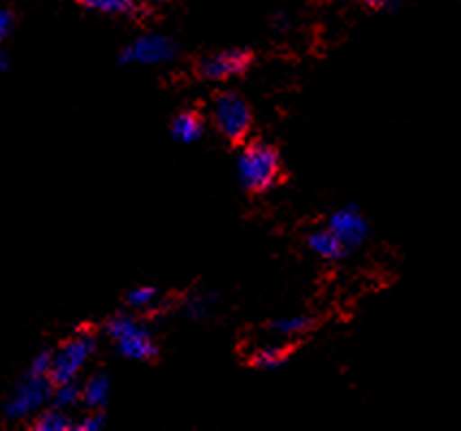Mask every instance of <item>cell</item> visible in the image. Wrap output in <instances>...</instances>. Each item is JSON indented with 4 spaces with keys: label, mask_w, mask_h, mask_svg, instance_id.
I'll use <instances>...</instances> for the list:
<instances>
[{
    "label": "cell",
    "mask_w": 461,
    "mask_h": 431,
    "mask_svg": "<svg viewBox=\"0 0 461 431\" xmlns=\"http://www.w3.org/2000/svg\"><path fill=\"white\" fill-rule=\"evenodd\" d=\"M126 301L132 310H154L158 304V290L154 287H135Z\"/></svg>",
    "instance_id": "18"
},
{
    "label": "cell",
    "mask_w": 461,
    "mask_h": 431,
    "mask_svg": "<svg viewBox=\"0 0 461 431\" xmlns=\"http://www.w3.org/2000/svg\"><path fill=\"white\" fill-rule=\"evenodd\" d=\"M52 397V381L50 377L40 375H24V380L15 386V390L9 397L5 406V417L12 423H23L26 418H33L37 412H41Z\"/></svg>",
    "instance_id": "4"
},
{
    "label": "cell",
    "mask_w": 461,
    "mask_h": 431,
    "mask_svg": "<svg viewBox=\"0 0 461 431\" xmlns=\"http://www.w3.org/2000/svg\"><path fill=\"white\" fill-rule=\"evenodd\" d=\"M74 429L78 431H100L104 429V414L100 409H89L78 423H74Z\"/></svg>",
    "instance_id": "20"
},
{
    "label": "cell",
    "mask_w": 461,
    "mask_h": 431,
    "mask_svg": "<svg viewBox=\"0 0 461 431\" xmlns=\"http://www.w3.org/2000/svg\"><path fill=\"white\" fill-rule=\"evenodd\" d=\"M106 336L115 344L117 353L132 362H148L158 355V344L152 332L132 315H115L106 321Z\"/></svg>",
    "instance_id": "2"
},
{
    "label": "cell",
    "mask_w": 461,
    "mask_h": 431,
    "mask_svg": "<svg viewBox=\"0 0 461 431\" xmlns=\"http://www.w3.org/2000/svg\"><path fill=\"white\" fill-rule=\"evenodd\" d=\"M85 9L104 15H135L146 14L149 0H78Z\"/></svg>",
    "instance_id": "9"
},
{
    "label": "cell",
    "mask_w": 461,
    "mask_h": 431,
    "mask_svg": "<svg viewBox=\"0 0 461 431\" xmlns=\"http://www.w3.org/2000/svg\"><path fill=\"white\" fill-rule=\"evenodd\" d=\"M178 55V44L167 35L146 33L124 46L120 61L126 66H163Z\"/></svg>",
    "instance_id": "6"
},
{
    "label": "cell",
    "mask_w": 461,
    "mask_h": 431,
    "mask_svg": "<svg viewBox=\"0 0 461 431\" xmlns=\"http://www.w3.org/2000/svg\"><path fill=\"white\" fill-rule=\"evenodd\" d=\"M327 230L347 247V252L360 247L364 241L368 239V222L357 206H342L336 213H331L330 222H327Z\"/></svg>",
    "instance_id": "7"
},
{
    "label": "cell",
    "mask_w": 461,
    "mask_h": 431,
    "mask_svg": "<svg viewBox=\"0 0 461 431\" xmlns=\"http://www.w3.org/2000/svg\"><path fill=\"white\" fill-rule=\"evenodd\" d=\"M212 120L228 142H243L251 131V109L237 91H223L212 102Z\"/></svg>",
    "instance_id": "5"
},
{
    "label": "cell",
    "mask_w": 461,
    "mask_h": 431,
    "mask_svg": "<svg viewBox=\"0 0 461 431\" xmlns=\"http://www.w3.org/2000/svg\"><path fill=\"white\" fill-rule=\"evenodd\" d=\"M312 327V319L308 315H286L271 323V332L280 338H294Z\"/></svg>",
    "instance_id": "15"
},
{
    "label": "cell",
    "mask_w": 461,
    "mask_h": 431,
    "mask_svg": "<svg viewBox=\"0 0 461 431\" xmlns=\"http://www.w3.org/2000/svg\"><path fill=\"white\" fill-rule=\"evenodd\" d=\"M50 366H52V352L50 349H41L40 353L33 355V360H31L29 371H26V373L48 377L50 375Z\"/></svg>",
    "instance_id": "19"
},
{
    "label": "cell",
    "mask_w": 461,
    "mask_h": 431,
    "mask_svg": "<svg viewBox=\"0 0 461 431\" xmlns=\"http://www.w3.org/2000/svg\"><path fill=\"white\" fill-rule=\"evenodd\" d=\"M98 341L91 332H77L69 336L57 352H52V366H50V381L52 384H63V381H78L80 373L89 360L94 358Z\"/></svg>",
    "instance_id": "3"
},
{
    "label": "cell",
    "mask_w": 461,
    "mask_h": 431,
    "mask_svg": "<svg viewBox=\"0 0 461 431\" xmlns=\"http://www.w3.org/2000/svg\"><path fill=\"white\" fill-rule=\"evenodd\" d=\"M251 66V52L232 48L208 55L200 61V77L206 80H225L245 74Z\"/></svg>",
    "instance_id": "8"
},
{
    "label": "cell",
    "mask_w": 461,
    "mask_h": 431,
    "mask_svg": "<svg viewBox=\"0 0 461 431\" xmlns=\"http://www.w3.org/2000/svg\"><path fill=\"white\" fill-rule=\"evenodd\" d=\"M308 247L314 256H319L321 261H327V262L342 261V258L347 256V247L342 245L327 228L316 230V233L310 234Z\"/></svg>",
    "instance_id": "12"
},
{
    "label": "cell",
    "mask_w": 461,
    "mask_h": 431,
    "mask_svg": "<svg viewBox=\"0 0 461 431\" xmlns=\"http://www.w3.org/2000/svg\"><path fill=\"white\" fill-rule=\"evenodd\" d=\"M7 68V59H5V55H3V50H0V72H3V69Z\"/></svg>",
    "instance_id": "23"
},
{
    "label": "cell",
    "mask_w": 461,
    "mask_h": 431,
    "mask_svg": "<svg viewBox=\"0 0 461 431\" xmlns=\"http://www.w3.org/2000/svg\"><path fill=\"white\" fill-rule=\"evenodd\" d=\"M364 3L373 9H385V7H394L399 0H364Z\"/></svg>",
    "instance_id": "22"
},
{
    "label": "cell",
    "mask_w": 461,
    "mask_h": 431,
    "mask_svg": "<svg viewBox=\"0 0 461 431\" xmlns=\"http://www.w3.org/2000/svg\"><path fill=\"white\" fill-rule=\"evenodd\" d=\"M214 304H217V295L214 293H206V290L191 293L185 299V315L193 321H203L212 315Z\"/></svg>",
    "instance_id": "14"
},
{
    "label": "cell",
    "mask_w": 461,
    "mask_h": 431,
    "mask_svg": "<svg viewBox=\"0 0 461 431\" xmlns=\"http://www.w3.org/2000/svg\"><path fill=\"white\" fill-rule=\"evenodd\" d=\"M154 3H160V5H171V3H176V0H154Z\"/></svg>",
    "instance_id": "24"
},
{
    "label": "cell",
    "mask_w": 461,
    "mask_h": 431,
    "mask_svg": "<svg viewBox=\"0 0 461 431\" xmlns=\"http://www.w3.org/2000/svg\"><path fill=\"white\" fill-rule=\"evenodd\" d=\"M203 131H206V126H203L200 113L195 111H182L171 122V137L178 143L189 145L200 142L203 137Z\"/></svg>",
    "instance_id": "11"
},
{
    "label": "cell",
    "mask_w": 461,
    "mask_h": 431,
    "mask_svg": "<svg viewBox=\"0 0 461 431\" xmlns=\"http://www.w3.org/2000/svg\"><path fill=\"white\" fill-rule=\"evenodd\" d=\"M240 185L249 193H265L282 178V160L277 150L269 143L251 142L240 150L237 159Z\"/></svg>",
    "instance_id": "1"
},
{
    "label": "cell",
    "mask_w": 461,
    "mask_h": 431,
    "mask_svg": "<svg viewBox=\"0 0 461 431\" xmlns=\"http://www.w3.org/2000/svg\"><path fill=\"white\" fill-rule=\"evenodd\" d=\"M35 431H69L74 429V420L68 417L66 409L59 408H44L41 412H37L33 417V427Z\"/></svg>",
    "instance_id": "13"
},
{
    "label": "cell",
    "mask_w": 461,
    "mask_h": 431,
    "mask_svg": "<svg viewBox=\"0 0 461 431\" xmlns=\"http://www.w3.org/2000/svg\"><path fill=\"white\" fill-rule=\"evenodd\" d=\"M50 403L59 409H72L80 403V384L78 381H63V384H52Z\"/></svg>",
    "instance_id": "17"
},
{
    "label": "cell",
    "mask_w": 461,
    "mask_h": 431,
    "mask_svg": "<svg viewBox=\"0 0 461 431\" xmlns=\"http://www.w3.org/2000/svg\"><path fill=\"white\" fill-rule=\"evenodd\" d=\"M288 352L280 344H265V347H258L254 353H251V364L258 366V369L273 371L280 369V366L286 362Z\"/></svg>",
    "instance_id": "16"
},
{
    "label": "cell",
    "mask_w": 461,
    "mask_h": 431,
    "mask_svg": "<svg viewBox=\"0 0 461 431\" xmlns=\"http://www.w3.org/2000/svg\"><path fill=\"white\" fill-rule=\"evenodd\" d=\"M12 26H14L12 12H7V9H0V41L12 33Z\"/></svg>",
    "instance_id": "21"
},
{
    "label": "cell",
    "mask_w": 461,
    "mask_h": 431,
    "mask_svg": "<svg viewBox=\"0 0 461 431\" xmlns=\"http://www.w3.org/2000/svg\"><path fill=\"white\" fill-rule=\"evenodd\" d=\"M111 399V377L94 373L80 386V403L87 409H102Z\"/></svg>",
    "instance_id": "10"
}]
</instances>
